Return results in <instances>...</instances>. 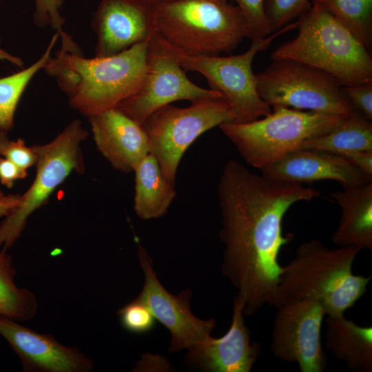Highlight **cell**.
Segmentation results:
<instances>
[{
  "instance_id": "obj_1",
  "label": "cell",
  "mask_w": 372,
  "mask_h": 372,
  "mask_svg": "<svg viewBox=\"0 0 372 372\" xmlns=\"http://www.w3.org/2000/svg\"><path fill=\"white\" fill-rule=\"evenodd\" d=\"M320 194L251 172L234 160L225 165L218 185L219 236L225 246L222 272L244 301L245 315L270 305L276 293L282 269L278 255L289 242L282 234L285 213L293 204Z\"/></svg>"
},
{
  "instance_id": "obj_2",
  "label": "cell",
  "mask_w": 372,
  "mask_h": 372,
  "mask_svg": "<svg viewBox=\"0 0 372 372\" xmlns=\"http://www.w3.org/2000/svg\"><path fill=\"white\" fill-rule=\"evenodd\" d=\"M360 251L355 247L329 249L316 239L302 242L293 259L282 266L269 306L277 308L289 302L308 299L320 304L326 316L344 315L366 293L371 279V276L352 272Z\"/></svg>"
},
{
  "instance_id": "obj_3",
  "label": "cell",
  "mask_w": 372,
  "mask_h": 372,
  "mask_svg": "<svg viewBox=\"0 0 372 372\" xmlns=\"http://www.w3.org/2000/svg\"><path fill=\"white\" fill-rule=\"evenodd\" d=\"M149 41L107 57L85 58L60 50L44 70L67 94L70 106L90 117L116 107L138 90Z\"/></svg>"
},
{
  "instance_id": "obj_4",
  "label": "cell",
  "mask_w": 372,
  "mask_h": 372,
  "mask_svg": "<svg viewBox=\"0 0 372 372\" xmlns=\"http://www.w3.org/2000/svg\"><path fill=\"white\" fill-rule=\"evenodd\" d=\"M297 36L271 54L274 60H291L320 70L342 86L372 81L370 52L338 19L311 3L298 18Z\"/></svg>"
},
{
  "instance_id": "obj_5",
  "label": "cell",
  "mask_w": 372,
  "mask_h": 372,
  "mask_svg": "<svg viewBox=\"0 0 372 372\" xmlns=\"http://www.w3.org/2000/svg\"><path fill=\"white\" fill-rule=\"evenodd\" d=\"M152 10L156 33L189 52L231 53L247 38L242 13L230 0H168Z\"/></svg>"
},
{
  "instance_id": "obj_6",
  "label": "cell",
  "mask_w": 372,
  "mask_h": 372,
  "mask_svg": "<svg viewBox=\"0 0 372 372\" xmlns=\"http://www.w3.org/2000/svg\"><path fill=\"white\" fill-rule=\"evenodd\" d=\"M271 108L262 118L218 126L245 161L260 169L299 149L306 141L331 131L348 116L282 106Z\"/></svg>"
},
{
  "instance_id": "obj_7",
  "label": "cell",
  "mask_w": 372,
  "mask_h": 372,
  "mask_svg": "<svg viewBox=\"0 0 372 372\" xmlns=\"http://www.w3.org/2000/svg\"><path fill=\"white\" fill-rule=\"evenodd\" d=\"M296 27V21L289 23L264 39L251 40L245 52L226 56L189 52L169 43L157 33L156 35L185 72H198L206 79L210 89L223 94L231 108V123H245L264 117L272 111L257 90L252 70L256 55L267 50L276 37Z\"/></svg>"
},
{
  "instance_id": "obj_8",
  "label": "cell",
  "mask_w": 372,
  "mask_h": 372,
  "mask_svg": "<svg viewBox=\"0 0 372 372\" xmlns=\"http://www.w3.org/2000/svg\"><path fill=\"white\" fill-rule=\"evenodd\" d=\"M87 136L81 121L75 119L51 141L32 145L37 154L34 179L21 195L17 207L0 223V249L12 247L25 229L28 218L48 202L72 173L85 172L81 145Z\"/></svg>"
},
{
  "instance_id": "obj_9",
  "label": "cell",
  "mask_w": 372,
  "mask_h": 372,
  "mask_svg": "<svg viewBox=\"0 0 372 372\" xmlns=\"http://www.w3.org/2000/svg\"><path fill=\"white\" fill-rule=\"evenodd\" d=\"M232 121L227 101L218 96L198 99L185 107L164 105L142 125L149 153L157 160L163 176L175 186L179 163L189 145L205 132Z\"/></svg>"
},
{
  "instance_id": "obj_10",
  "label": "cell",
  "mask_w": 372,
  "mask_h": 372,
  "mask_svg": "<svg viewBox=\"0 0 372 372\" xmlns=\"http://www.w3.org/2000/svg\"><path fill=\"white\" fill-rule=\"evenodd\" d=\"M255 76L260 96L271 107L282 106L338 115H349L355 110L338 81L300 62L274 60Z\"/></svg>"
},
{
  "instance_id": "obj_11",
  "label": "cell",
  "mask_w": 372,
  "mask_h": 372,
  "mask_svg": "<svg viewBox=\"0 0 372 372\" xmlns=\"http://www.w3.org/2000/svg\"><path fill=\"white\" fill-rule=\"evenodd\" d=\"M223 96L211 89L193 83L178 61L164 47L156 33L149 39L146 70L138 90L116 107L131 118L142 124L154 111L173 102L194 101Z\"/></svg>"
},
{
  "instance_id": "obj_12",
  "label": "cell",
  "mask_w": 372,
  "mask_h": 372,
  "mask_svg": "<svg viewBox=\"0 0 372 372\" xmlns=\"http://www.w3.org/2000/svg\"><path fill=\"white\" fill-rule=\"evenodd\" d=\"M270 349L278 359L296 362L301 372H322L327 364L321 340L326 316L316 301L301 299L277 307Z\"/></svg>"
},
{
  "instance_id": "obj_13",
  "label": "cell",
  "mask_w": 372,
  "mask_h": 372,
  "mask_svg": "<svg viewBox=\"0 0 372 372\" xmlns=\"http://www.w3.org/2000/svg\"><path fill=\"white\" fill-rule=\"evenodd\" d=\"M137 255L145 282L134 300L145 305L154 318L168 329L171 335L169 351H190L203 344L211 336L216 320H202L192 313V290L185 289L177 296L167 291L156 277L151 257L139 244Z\"/></svg>"
},
{
  "instance_id": "obj_14",
  "label": "cell",
  "mask_w": 372,
  "mask_h": 372,
  "mask_svg": "<svg viewBox=\"0 0 372 372\" xmlns=\"http://www.w3.org/2000/svg\"><path fill=\"white\" fill-rule=\"evenodd\" d=\"M0 335L18 355L24 372H90L93 360L78 347H68L0 315Z\"/></svg>"
},
{
  "instance_id": "obj_15",
  "label": "cell",
  "mask_w": 372,
  "mask_h": 372,
  "mask_svg": "<svg viewBox=\"0 0 372 372\" xmlns=\"http://www.w3.org/2000/svg\"><path fill=\"white\" fill-rule=\"evenodd\" d=\"M92 27L98 57L121 53L156 33L152 6L143 0H101Z\"/></svg>"
},
{
  "instance_id": "obj_16",
  "label": "cell",
  "mask_w": 372,
  "mask_h": 372,
  "mask_svg": "<svg viewBox=\"0 0 372 372\" xmlns=\"http://www.w3.org/2000/svg\"><path fill=\"white\" fill-rule=\"evenodd\" d=\"M269 178L302 185L322 180H334L343 188L354 187L372 181L367 174L342 156L316 149H299L260 169Z\"/></svg>"
},
{
  "instance_id": "obj_17",
  "label": "cell",
  "mask_w": 372,
  "mask_h": 372,
  "mask_svg": "<svg viewBox=\"0 0 372 372\" xmlns=\"http://www.w3.org/2000/svg\"><path fill=\"white\" fill-rule=\"evenodd\" d=\"M245 302L234 300L232 322L219 338L211 335L203 344L188 351L187 360L209 372H249L259 358L261 347L251 342L250 331L244 320Z\"/></svg>"
},
{
  "instance_id": "obj_18",
  "label": "cell",
  "mask_w": 372,
  "mask_h": 372,
  "mask_svg": "<svg viewBox=\"0 0 372 372\" xmlns=\"http://www.w3.org/2000/svg\"><path fill=\"white\" fill-rule=\"evenodd\" d=\"M99 152L112 167L134 172L149 153V141L142 124L113 107L88 117Z\"/></svg>"
},
{
  "instance_id": "obj_19",
  "label": "cell",
  "mask_w": 372,
  "mask_h": 372,
  "mask_svg": "<svg viewBox=\"0 0 372 372\" xmlns=\"http://www.w3.org/2000/svg\"><path fill=\"white\" fill-rule=\"evenodd\" d=\"M331 196L339 205L341 214L332 236L339 247L372 249V181L335 191Z\"/></svg>"
},
{
  "instance_id": "obj_20",
  "label": "cell",
  "mask_w": 372,
  "mask_h": 372,
  "mask_svg": "<svg viewBox=\"0 0 372 372\" xmlns=\"http://www.w3.org/2000/svg\"><path fill=\"white\" fill-rule=\"evenodd\" d=\"M326 348L352 371H372V327L359 326L344 315L326 318Z\"/></svg>"
},
{
  "instance_id": "obj_21",
  "label": "cell",
  "mask_w": 372,
  "mask_h": 372,
  "mask_svg": "<svg viewBox=\"0 0 372 372\" xmlns=\"http://www.w3.org/2000/svg\"><path fill=\"white\" fill-rule=\"evenodd\" d=\"M134 172L135 214L143 220L163 216L176 197L175 186L163 176L157 160L150 153L138 163Z\"/></svg>"
},
{
  "instance_id": "obj_22",
  "label": "cell",
  "mask_w": 372,
  "mask_h": 372,
  "mask_svg": "<svg viewBox=\"0 0 372 372\" xmlns=\"http://www.w3.org/2000/svg\"><path fill=\"white\" fill-rule=\"evenodd\" d=\"M300 149H316L342 155L372 151V123L354 110L331 131L307 140Z\"/></svg>"
},
{
  "instance_id": "obj_23",
  "label": "cell",
  "mask_w": 372,
  "mask_h": 372,
  "mask_svg": "<svg viewBox=\"0 0 372 372\" xmlns=\"http://www.w3.org/2000/svg\"><path fill=\"white\" fill-rule=\"evenodd\" d=\"M17 271L6 249H0V315L23 322L34 318L38 309L35 294L15 283Z\"/></svg>"
},
{
  "instance_id": "obj_24",
  "label": "cell",
  "mask_w": 372,
  "mask_h": 372,
  "mask_svg": "<svg viewBox=\"0 0 372 372\" xmlns=\"http://www.w3.org/2000/svg\"><path fill=\"white\" fill-rule=\"evenodd\" d=\"M56 33L43 55L32 65L0 78V129L8 132L14 127V114L20 99L32 77L48 63L51 50L58 39Z\"/></svg>"
},
{
  "instance_id": "obj_25",
  "label": "cell",
  "mask_w": 372,
  "mask_h": 372,
  "mask_svg": "<svg viewBox=\"0 0 372 372\" xmlns=\"http://www.w3.org/2000/svg\"><path fill=\"white\" fill-rule=\"evenodd\" d=\"M342 23L370 52L372 46V0H311Z\"/></svg>"
},
{
  "instance_id": "obj_26",
  "label": "cell",
  "mask_w": 372,
  "mask_h": 372,
  "mask_svg": "<svg viewBox=\"0 0 372 372\" xmlns=\"http://www.w3.org/2000/svg\"><path fill=\"white\" fill-rule=\"evenodd\" d=\"M311 6V0H265V14L271 32L300 17Z\"/></svg>"
},
{
  "instance_id": "obj_27",
  "label": "cell",
  "mask_w": 372,
  "mask_h": 372,
  "mask_svg": "<svg viewBox=\"0 0 372 372\" xmlns=\"http://www.w3.org/2000/svg\"><path fill=\"white\" fill-rule=\"evenodd\" d=\"M236 3L243 17L247 38L262 39L271 34L265 14V0H230Z\"/></svg>"
},
{
  "instance_id": "obj_28",
  "label": "cell",
  "mask_w": 372,
  "mask_h": 372,
  "mask_svg": "<svg viewBox=\"0 0 372 372\" xmlns=\"http://www.w3.org/2000/svg\"><path fill=\"white\" fill-rule=\"evenodd\" d=\"M122 326L134 333L149 331L155 324V318L143 304L132 300L118 311Z\"/></svg>"
},
{
  "instance_id": "obj_29",
  "label": "cell",
  "mask_w": 372,
  "mask_h": 372,
  "mask_svg": "<svg viewBox=\"0 0 372 372\" xmlns=\"http://www.w3.org/2000/svg\"><path fill=\"white\" fill-rule=\"evenodd\" d=\"M341 90L353 107L368 120H372V81L342 86Z\"/></svg>"
},
{
  "instance_id": "obj_30",
  "label": "cell",
  "mask_w": 372,
  "mask_h": 372,
  "mask_svg": "<svg viewBox=\"0 0 372 372\" xmlns=\"http://www.w3.org/2000/svg\"><path fill=\"white\" fill-rule=\"evenodd\" d=\"M0 155L9 159L23 170L35 165L37 154L32 146H27L25 141L19 138L9 141L3 147Z\"/></svg>"
},
{
  "instance_id": "obj_31",
  "label": "cell",
  "mask_w": 372,
  "mask_h": 372,
  "mask_svg": "<svg viewBox=\"0 0 372 372\" xmlns=\"http://www.w3.org/2000/svg\"><path fill=\"white\" fill-rule=\"evenodd\" d=\"M28 176L26 170H23L9 159L0 157V183L7 188H12L15 181L23 179Z\"/></svg>"
},
{
  "instance_id": "obj_32",
  "label": "cell",
  "mask_w": 372,
  "mask_h": 372,
  "mask_svg": "<svg viewBox=\"0 0 372 372\" xmlns=\"http://www.w3.org/2000/svg\"><path fill=\"white\" fill-rule=\"evenodd\" d=\"M341 156L355 167L372 176V151H353Z\"/></svg>"
},
{
  "instance_id": "obj_33",
  "label": "cell",
  "mask_w": 372,
  "mask_h": 372,
  "mask_svg": "<svg viewBox=\"0 0 372 372\" xmlns=\"http://www.w3.org/2000/svg\"><path fill=\"white\" fill-rule=\"evenodd\" d=\"M20 194H10L0 197V218L5 217L19 204Z\"/></svg>"
},
{
  "instance_id": "obj_34",
  "label": "cell",
  "mask_w": 372,
  "mask_h": 372,
  "mask_svg": "<svg viewBox=\"0 0 372 372\" xmlns=\"http://www.w3.org/2000/svg\"><path fill=\"white\" fill-rule=\"evenodd\" d=\"M0 59L7 60L11 63L20 68L23 66V62L19 58L14 56L8 54L6 51L3 50L1 48H0Z\"/></svg>"
},
{
  "instance_id": "obj_35",
  "label": "cell",
  "mask_w": 372,
  "mask_h": 372,
  "mask_svg": "<svg viewBox=\"0 0 372 372\" xmlns=\"http://www.w3.org/2000/svg\"><path fill=\"white\" fill-rule=\"evenodd\" d=\"M9 141L10 138L8 137V132L0 129V153L3 147Z\"/></svg>"
},
{
  "instance_id": "obj_36",
  "label": "cell",
  "mask_w": 372,
  "mask_h": 372,
  "mask_svg": "<svg viewBox=\"0 0 372 372\" xmlns=\"http://www.w3.org/2000/svg\"><path fill=\"white\" fill-rule=\"evenodd\" d=\"M143 1L151 6H154V5H156V4H158V3L168 1V0H143Z\"/></svg>"
},
{
  "instance_id": "obj_37",
  "label": "cell",
  "mask_w": 372,
  "mask_h": 372,
  "mask_svg": "<svg viewBox=\"0 0 372 372\" xmlns=\"http://www.w3.org/2000/svg\"><path fill=\"white\" fill-rule=\"evenodd\" d=\"M3 195H5V194H3V192H2V190L0 189V197H1V196H3Z\"/></svg>"
},
{
  "instance_id": "obj_38",
  "label": "cell",
  "mask_w": 372,
  "mask_h": 372,
  "mask_svg": "<svg viewBox=\"0 0 372 372\" xmlns=\"http://www.w3.org/2000/svg\"><path fill=\"white\" fill-rule=\"evenodd\" d=\"M2 1V0H0V1Z\"/></svg>"
}]
</instances>
